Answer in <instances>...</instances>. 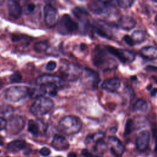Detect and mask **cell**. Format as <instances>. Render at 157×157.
Masks as SVG:
<instances>
[{
  "label": "cell",
  "mask_w": 157,
  "mask_h": 157,
  "mask_svg": "<svg viewBox=\"0 0 157 157\" xmlns=\"http://www.w3.org/2000/svg\"><path fill=\"white\" fill-rule=\"evenodd\" d=\"M82 154L83 156H86V157H90L91 156V154H90V153L89 152V151L87 149H83L82 151Z\"/></svg>",
  "instance_id": "obj_38"
},
{
  "label": "cell",
  "mask_w": 157,
  "mask_h": 157,
  "mask_svg": "<svg viewBox=\"0 0 157 157\" xmlns=\"http://www.w3.org/2000/svg\"><path fill=\"white\" fill-rule=\"evenodd\" d=\"M44 21L45 25L49 27H54L57 25L59 20V14L57 10L50 4L46 5L44 8Z\"/></svg>",
  "instance_id": "obj_10"
},
{
  "label": "cell",
  "mask_w": 157,
  "mask_h": 157,
  "mask_svg": "<svg viewBox=\"0 0 157 157\" xmlns=\"http://www.w3.org/2000/svg\"><path fill=\"white\" fill-rule=\"evenodd\" d=\"M150 132L147 131H142L138 134L136 140V146L140 151H144L148 146L150 142Z\"/></svg>",
  "instance_id": "obj_14"
},
{
  "label": "cell",
  "mask_w": 157,
  "mask_h": 157,
  "mask_svg": "<svg viewBox=\"0 0 157 157\" xmlns=\"http://www.w3.org/2000/svg\"><path fill=\"white\" fill-rule=\"evenodd\" d=\"M26 147V142L21 140H16L8 144L7 148L11 152H17Z\"/></svg>",
  "instance_id": "obj_21"
},
{
  "label": "cell",
  "mask_w": 157,
  "mask_h": 157,
  "mask_svg": "<svg viewBox=\"0 0 157 157\" xmlns=\"http://www.w3.org/2000/svg\"><path fill=\"white\" fill-rule=\"evenodd\" d=\"M123 40L129 46H133L135 45L134 42L133 41L132 39L131 38V37L130 36H128V35L124 36L123 37Z\"/></svg>",
  "instance_id": "obj_34"
},
{
  "label": "cell",
  "mask_w": 157,
  "mask_h": 157,
  "mask_svg": "<svg viewBox=\"0 0 157 157\" xmlns=\"http://www.w3.org/2000/svg\"><path fill=\"white\" fill-rule=\"evenodd\" d=\"M155 23H156V24L157 25V15H156V17H155Z\"/></svg>",
  "instance_id": "obj_44"
},
{
  "label": "cell",
  "mask_w": 157,
  "mask_h": 157,
  "mask_svg": "<svg viewBox=\"0 0 157 157\" xmlns=\"http://www.w3.org/2000/svg\"><path fill=\"white\" fill-rule=\"evenodd\" d=\"M145 69L148 71H153V72H157V67H155L153 66H147L145 67Z\"/></svg>",
  "instance_id": "obj_37"
},
{
  "label": "cell",
  "mask_w": 157,
  "mask_h": 157,
  "mask_svg": "<svg viewBox=\"0 0 157 157\" xmlns=\"http://www.w3.org/2000/svg\"><path fill=\"white\" fill-rule=\"evenodd\" d=\"M64 1H69V0H64Z\"/></svg>",
  "instance_id": "obj_49"
},
{
  "label": "cell",
  "mask_w": 157,
  "mask_h": 157,
  "mask_svg": "<svg viewBox=\"0 0 157 157\" xmlns=\"http://www.w3.org/2000/svg\"><path fill=\"white\" fill-rule=\"evenodd\" d=\"M131 38L132 39L133 41L134 42L135 44H140L143 42L145 39V33L140 29H137L134 31L131 35Z\"/></svg>",
  "instance_id": "obj_24"
},
{
  "label": "cell",
  "mask_w": 157,
  "mask_h": 157,
  "mask_svg": "<svg viewBox=\"0 0 157 157\" xmlns=\"http://www.w3.org/2000/svg\"><path fill=\"white\" fill-rule=\"evenodd\" d=\"M3 2H4V0H0V6H1V4H2Z\"/></svg>",
  "instance_id": "obj_45"
},
{
  "label": "cell",
  "mask_w": 157,
  "mask_h": 157,
  "mask_svg": "<svg viewBox=\"0 0 157 157\" xmlns=\"http://www.w3.org/2000/svg\"><path fill=\"white\" fill-rule=\"evenodd\" d=\"M58 31L63 35H66L74 33L78 29V24L72 19L67 14L63 15L58 20Z\"/></svg>",
  "instance_id": "obj_5"
},
{
  "label": "cell",
  "mask_w": 157,
  "mask_h": 157,
  "mask_svg": "<svg viewBox=\"0 0 157 157\" xmlns=\"http://www.w3.org/2000/svg\"><path fill=\"white\" fill-rule=\"evenodd\" d=\"M121 81L117 77H113L105 80L101 84V88L108 92L117 91L120 87Z\"/></svg>",
  "instance_id": "obj_16"
},
{
  "label": "cell",
  "mask_w": 157,
  "mask_h": 157,
  "mask_svg": "<svg viewBox=\"0 0 157 157\" xmlns=\"http://www.w3.org/2000/svg\"><path fill=\"white\" fill-rule=\"evenodd\" d=\"M57 157H62V156H57Z\"/></svg>",
  "instance_id": "obj_48"
},
{
  "label": "cell",
  "mask_w": 157,
  "mask_h": 157,
  "mask_svg": "<svg viewBox=\"0 0 157 157\" xmlns=\"http://www.w3.org/2000/svg\"><path fill=\"white\" fill-rule=\"evenodd\" d=\"M74 15L78 20H83L87 17H88L89 13L88 12L83 8L80 7H75L72 10Z\"/></svg>",
  "instance_id": "obj_22"
},
{
  "label": "cell",
  "mask_w": 157,
  "mask_h": 157,
  "mask_svg": "<svg viewBox=\"0 0 157 157\" xmlns=\"http://www.w3.org/2000/svg\"><path fill=\"white\" fill-rule=\"evenodd\" d=\"M28 131L33 136H37L39 133V128L38 124L33 120H30L28 122Z\"/></svg>",
  "instance_id": "obj_26"
},
{
  "label": "cell",
  "mask_w": 157,
  "mask_h": 157,
  "mask_svg": "<svg viewBox=\"0 0 157 157\" xmlns=\"http://www.w3.org/2000/svg\"><path fill=\"white\" fill-rule=\"evenodd\" d=\"M85 75L87 78L92 79L93 86H97L98 83L99 82V75L98 72L92 69L86 68L85 69Z\"/></svg>",
  "instance_id": "obj_23"
},
{
  "label": "cell",
  "mask_w": 157,
  "mask_h": 157,
  "mask_svg": "<svg viewBox=\"0 0 157 157\" xmlns=\"http://www.w3.org/2000/svg\"><path fill=\"white\" fill-rule=\"evenodd\" d=\"M52 146L56 150H66L69 147V144L66 139L60 135H55L52 142Z\"/></svg>",
  "instance_id": "obj_18"
},
{
  "label": "cell",
  "mask_w": 157,
  "mask_h": 157,
  "mask_svg": "<svg viewBox=\"0 0 157 157\" xmlns=\"http://www.w3.org/2000/svg\"><path fill=\"white\" fill-rule=\"evenodd\" d=\"M53 106V101L43 96L36 99L31 107V112L36 116H43L48 113Z\"/></svg>",
  "instance_id": "obj_3"
},
{
  "label": "cell",
  "mask_w": 157,
  "mask_h": 157,
  "mask_svg": "<svg viewBox=\"0 0 157 157\" xmlns=\"http://www.w3.org/2000/svg\"><path fill=\"white\" fill-rule=\"evenodd\" d=\"M102 1L108 4H109V3H110V2H113V1H114L115 0H102Z\"/></svg>",
  "instance_id": "obj_42"
},
{
  "label": "cell",
  "mask_w": 157,
  "mask_h": 157,
  "mask_svg": "<svg viewBox=\"0 0 157 157\" xmlns=\"http://www.w3.org/2000/svg\"><path fill=\"white\" fill-rule=\"evenodd\" d=\"M148 104L147 102L143 99H138L134 105V109L136 111H140V112H145L147 110Z\"/></svg>",
  "instance_id": "obj_25"
},
{
  "label": "cell",
  "mask_w": 157,
  "mask_h": 157,
  "mask_svg": "<svg viewBox=\"0 0 157 157\" xmlns=\"http://www.w3.org/2000/svg\"><path fill=\"white\" fill-rule=\"evenodd\" d=\"M88 7L92 13L96 15L105 13L108 10L107 4L102 0H90L88 4Z\"/></svg>",
  "instance_id": "obj_13"
},
{
  "label": "cell",
  "mask_w": 157,
  "mask_h": 157,
  "mask_svg": "<svg viewBox=\"0 0 157 157\" xmlns=\"http://www.w3.org/2000/svg\"><path fill=\"white\" fill-rule=\"evenodd\" d=\"M86 45H85V44H81V45H80V47H81V49L82 50H85V48H86Z\"/></svg>",
  "instance_id": "obj_43"
},
{
  "label": "cell",
  "mask_w": 157,
  "mask_h": 157,
  "mask_svg": "<svg viewBox=\"0 0 157 157\" xmlns=\"http://www.w3.org/2000/svg\"><path fill=\"white\" fill-rule=\"evenodd\" d=\"M136 21L134 18L129 15H122L118 20L117 26L124 30H129L134 28Z\"/></svg>",
  "instance_id": "obj_17"
},
{
  "label": "cell",
  "mask_w": 157,
  "mask_h": 157,
  "mask_svg": "<svg viewBox=\"0 0 157 157\" xmlns=\"http://www.w3.org/2000/svg\"><path fill=\"white\" fill-rule=\"evenodd\" d=\"M113 25L102 20H93L91 23V27L99 36L110 39L112 36Z\"/></svg>",
  "instance_id": "obj_7"
},
{
  "label": "cell",
  "mask_w": 157,
  "mask_h": 157,
  "mask_svg": "<svg viewBox=\"0 0 157 157\" xmlns=\"http://www.w3.org/2000/svg\"><path fill=\"white\" fill-rule=\"evenodd\" d=\"M105 47L96 46L93 54V63L95 66L102 71L112 70L117 67L115 60L108 56Z\"/></svg>",
  "instance_id": "obj_1"
},
{
  "label": "cell",
  "mask_w": 157,
  "mask_h": 157,
  "mask_svg": "<svg viewBox=\"0 0 157 157\" xmlns=\"http://www.w3.org/2000/svg\"><path fill=\"white\" fill-rule=\"evenodd\" d=\"M104 47L109 53L115 56L123 63H131L135 59L134 54L129 50L123 48H118L110 45H106Z\"/></svg>",
  "instance_id": "obj_6"
},
{
  "label": "cell",
  "mask_w": 157,
  "mask_h": 157,
  "mask_svg": "<svg viewBox=\"0 0 157 157\" xmlns=\"http://www.w3.org/2000/svg\"><path fill=\"white\" fill-rule=\"evenodd\" d=\"M153 1H154V2H157V0H152Z\"/></svg>",
  "instance_id": "obj_47"
},
{
  "label": "cell",
  "mask_w": 157,
  "mask_h": 157,
  "mask_svg": "<svg viewBox=\"0 0 157 157\" xmlns=\"http://www.w3.org/2000/svg\"><path fill=\"white\" fill-rule=\"evenodd\" d=\"M157 94V88H154L152 91H151L150 94L151 96H155Z\"/></svg>",
  "instance_id": "obj_40"
},
{
  "label": "cell",
  "mask_w": 157,
  "mask_h": 157,
  "mask_svg": "<svg viewBox=\"0 0 157 157\" xmlns=\"http://www.w3.org/2000/svg\"><path fill=\"white\" fill-rule=\"evenodd\" d=\"M82 74L81 68L75 64H69L63 71V78L64 80L69 82H74L77 80Z\"/></svg>",
  "instance_id": "obj_11"
},
{
  "label": "cell",
  "mask_w": 157,
  "mask_h": 157,
  "mask_svg": "<svg viewBox=\"0 0 157 157\" xmlns=\"http://www.w3.org/2000/svg\"><path fill=\"white\" fill-rule=\"evenodd\" d=\"M82 127L81 120L75 116L68 115L63 117L58 123V129L66 135H72L78 132Z\"/></svg>",
  "instance_id": "obj_2"
},
{
  "label": "cell",
  "mask_w": 157,
  "mask_h": 157,
  "mask_svg": "<svg viewBox=\"0 0 157 157\" xmlns=\"http://www.w3.org/2000/svg\"><path fill=\"white\" fill-rule=\"evenodd\" d=\"M46 88L43 85H37V86L29 88L28 96L32 98H37L40 96H43L46 94Z\"/></svg>",
  "instance_id": "obj_20"
},
{
  "label": "cell",
  "mask_w": 157,
  "mask_h": 157,
  "mask_svg": "<svg viewBox=\"0 0 157 157\" xmlns=\"http://www.w3.org/2000/svg\"><path fill=\"white\" fill-rule=\"evenodd\" d=\"M104 137V134L102 132H98L92 136H88L86 138V142L89 144L91 141H94L96 142H101V140Z\"/></svg>",
  "instance_id": "obj_27"
},
{
  "label": "cell",
  "mask_w": 157,
  "mask_h": 157,
  "mask_svg": "<svg viewBox=\"0 0 157 157\" xmlns=\"http://www.w3.org/2000/svg\"><path fill=\"white\" fill-rule=\"evenodd\" d=\"M48 48V44L46 42H38L34 44V49L38 53H42L45 52Z\"/></svg>",
  "instance_id": "obj_28"
},
{
  "label": "cell",
  "mask_w": 157,
  "mask_h": 157,
  "mask_svg": "<svg viewBox=\"0 0 157 157\" xmlns=\"http://www.w3.org/2000/svg\"><path fill=\"white\" fill-rule=\"evenodd\" d=\"M25 121L23 118L19 115L12 117L7 122L6 130L7 134L10 135H16L20 133L25 127Z\"/></svg>",
  "instance_id": "obj_8"
},
{
  "label": "cell",
  "mask_w": 157,
  "mask_h": 157,
  "mask_svg": "<svg viewBox=\"0 0 157 157\" xmlns=\"http://www.w3.org/2000/svg\"><path fill=\"white\" fill-rule=\"evenodd\" d=\"M7 8L9 15L15 18H19L22 13L23 10L20 4L16 0H8L7 2Z\"/></svg>",
  "instance_id": "obj_15"
},
{
  "label": "cell",
  "mask_w": 157,
  "mask_h": 157,
  "mask_svg": "<svg viewBox=\"0 0 157 157\" xmlns=\"http://www.w3.org/2000/svg\"><path fill=\"white\" fill-rule=\"evenodd\" d=\"M37 85L58 88L63 84V80L58 76L51 74H43L39 76L36 80Z\"/></svg>",
  "instance_id": "obj_9"
},
{
  "label": "cell",
  "mask_w": 157,
  "mask_h": 157,
  "mask_svg": "<svg viewBox=\"0 0 157 157\" xmlns=\"http://www.w3.org/2000/svg\"><path fill=\"white\" fill-rule=\"evenodd\" d=\"M56 67V63L53 61H50L47 63V64L45 66V68L47 71H52L55 69Z\"/></svg>",
  "instance_id": "obj_32"
},
{
  "label": "cell",
  "mask_w": 157,
  "mask_h": 157,
  "mask_svg": "<svg viewBox=\"0 0 157 157\" xmlns=\"http://www.w3.org/2000/svg\"><path fill=\"white\" fill-rule=\"evenodd\" d=\"M57 94V88H53L50 92H49V94L51 96H55Z\"/></svg>",
  "instance_id": "obj_39"
},
{
  "label": "cell",
  "mask_w": 157,
  "mask_h": 157,
  "mask_svg": "<svg viewBox=\"0 0 157 157\" xmlns=\"http://www.w3.org/2000/svg\"><path fill=\"white\" fill-rule=\"evenodd\" d=\"M7 124L6 120L3 118L0 117V131L5 129Z\"/></svg>",
  "instance_id": "obj_36"
},
{
  "label": "cell",
  "mask_w": 157,
  "mask_h": 157,
  "mask_svg": "<svg viewBox=\"0 0 157 157\" xmlns=\"http://www.w3.org/2000/svg\"><path fill=\"white\" fill-rule=\"evenodd\" d=\"M9 79L12 83H18L21 82L22 79V77L20 75V74L18 72H15L10 76Z\"/></svg>",
  "instance_id": "obj_31"
},
{
  "label": "cell",
  "mask_w": 157,
  "mask_h": 157,
  "mask_svg": "<svg viewBox=\"0 0 157 157\" xmlns=\"http://www.w3.org/2000/svg\"><path fill=\"white\" fill-rule=\"evenodd\" d=\"M34 9H35V5L34 4H33V3L28 4L25 9V12L26 14L30 13L34 11Z\"/></svg>",
  "instance_id": "obj_33"
},
{
  "label": "cell",
  "mask_w": 157,
  "mask_h": 157,
  "mask_svg": "<svg viewBox=\"0 0 157 157\" xmlns=\"http://www.w3.org/2000/svg\"><path fill=\"white\" fill-rule=\"evenodd\" d=\"M50 150L47 148V147H42V148H40V151H39V153L40 154L43 156H48L50 154Z\"/></svg>",
  "instance_id": "obj_35"
},
{
  "label": "cell",
  "mask_w": 157,
  "mask_h": 157,
  "mask_svg": "<svg viewBox=\"0 0 157 157\" xmlns=\"http://www.w3.org/2000/svg\"><path fill=\"white\" fill-rule=\"evenodd\" d=\"M108 145L111 153L115 156H120L124 151V147L122 142L115 136L109 137Z\"/></svg>",
  "instance_id": "obj_12"
},
{
  "label": "cell",
  "mask_w": 157,
  "mask_h": 157,
  "mask_svg": "<svg viewBox=\"0 0 157 157\" xmlns=\"http://www.w3.org/2000/svg\"><path fill=\"white\" fill-rule=\"evenodd\" d=\"M92 157H102L101 156H92Z\"/></svg>",
  "instance_id": "obj_46"
},
{
  "label": "cell",
  "mask_w": 157,
  "mask_h": 157,
  "mask_svg": "<svg viewBox=\"0 0 157 157\" xmlns=\"http://www.w3.org/2000/svg\"><path fill=\"white\" fill-rule=\"evenodd\" d=\"M67 157H77V156L76 153H75L74 152H70L68 153Z\"/></svg>",
  "instance_id": "obj_41"
},
{
  "label": "cell",
  "mask_w": 157,
  "mask_h": 157,
  "mask_svg": "<svg viewBox=\"0 0 157 157\" xmlns=\"http://www.w3.org/2000/svg\"><path fill=\"white\" fill-rule=\"evenodd\" d=\"M29 94V88L25 86H13L8 88L4 93L6 100L17 102L25 99Z\"/></svg>",
  "instance_id": "obj_4"
},
{
  "label": "cell",
  "mask_w": 157,
  "mask_h": 157,
  "mask_svg": "<svg viewBox=\"0 0 157 157\" xmlns=\"http://www.w3.org/2000/svg\"><path fill=\"white\" fill-rule=\"evenodd\" d=\"M140 55L145 59L148 60L157 59V48L152 46L144 47L140 50Z\"/></svg>",
  "instance_id": "obj_19"
},
{
  "label": "cell",
  "mask_w": 157,
  "mask_h": 157,
  "mask_svg": "<svg viewBox=\"0 0 157 157\" xmlns=\"http://www.w3.org/2000/svg\"><path fill=\"white\" fill-rule=\"evenodd\" d=\"M117 1L118 6L120 8L124 9L130 8L136 1V0H117Z\"/></svg>",
  "instance_id": "obj_29"
},
{
  "label": "cell",
  "mask_w": 157,
  "mask_h": 157,
  "mask_svg": "<svg viewBox=\"0 0 157 157\" xmlns=\"http://www.w3.org/2000/svg\"><path fill=\"white\" fill-rule=\"evenodd\" d=\"M134 127V122L132 120L128 119L125 124V128H124V136H128L131 133L133 130Z\"/></svg>",
  "instance_id": "obj_30"
},
{
  "label": "cell",
  "mask_w": 157,
  "mask_h": 157,
  "mask_svg": "<svg viewBox=\"0 0 157 157\" xmlns=\"http://www.w3.org/2000/svg\"><path fill=\"white\" fill-rule=\"evenodd\" d=\"M117 157H120V156H117Z\"/></svg>",
  "instance_id": "obj_50"
}]
</instances>
